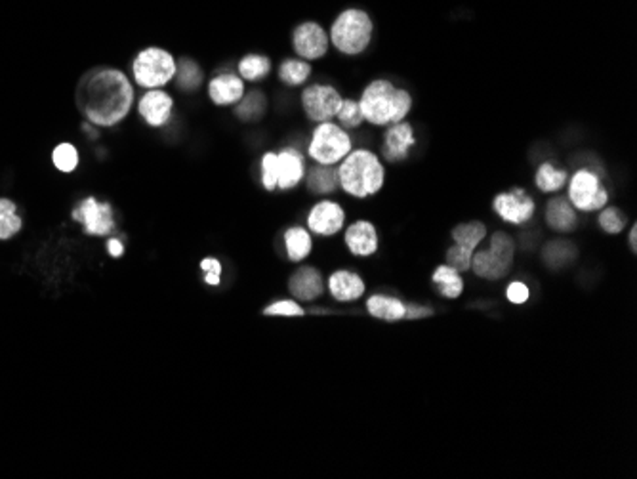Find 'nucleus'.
Here are the masks:
<instances>
[{
	"label": "nucleus",
	"instance_id": "obj_1",
	"mask_svg": "<svg viewBox=\"0 0 637 479\" xmlns=\"http://www.w3.org/2000/svg\"><path fill=\"white\" fill-rule=\"evenodd\" d=\"M136 102L134 84L129 75L115 67H97L77 87V105L97 129H113L121 124Z\"/></svg>",
	"mask_w": 637,
	"mask_h": 479
},
{
	"label": "nucleus",
	"instance_id": "obj_2",
	"mask_svg": "<svg viewBox=\"0 0 637 479\" xmlns=\"http://www.w3.org/2000/svg\"><path fill=\"white\" fill-rule=\"evenodd\" d=\"M339 189L353 199H366L376 195L386 184V168L371 149H351L338 163Z\"/></svg>",
	"mask_w": 637,
	"mask_h": 479
},
{
	"label": "nucleus",
	"instance_id": "obj_3",
	"mask_svg": "<svg viewBox=\"0 0 637 479\" xmlns=\"http://www.w3.org/2000/svg\"><path fill=\"white\" fill-rule=\"evenodd\" d=\"M359 107L363 119L374 126H390L401 122L413 109V96L408 90L398 88L388 79H374L365 87Z\"/></svg>",
	"mask_w": 637,
	"mask_h": 479
},
{
	"label": "nucleus",
	"instance_id": "obj_4",
	"mask_svg": "<svg viewBox=\"0 0 637 479\" xmlns=\"http://www.w3.org/2000/svg\"><path fill=\"white\" fill-rule=\"evenodd\" d=\"M374 23L369 12L361 8H346L334 18L329 38L331 45L344 55H361L371 46Z\"/></svg>",
	"mask_w": 637,
	"mask_h": 479
},
{
	"label": "nucleus",
	"instance_id": "obj_5",
	"mask_svg": "<svg viewBox=\"0 0 637 479\" xmlns=\"http://www.w3.org/2000/svg\"><path fill=\"white\" fill-rule=\"evenodd\" d=\"M178 62L161 46H147L136 54L132 60V80L144 90L164 88L168 82H172L176 77Z\"/></svg>",
	"mask_w": 637,
	"mask_h": 479
},
{
	"label": "nucleus",
	"instance_id": "obj_6",
	"mask_svg": "<svg viewBox=\"0 0 637 479\" xmlns=\"http://www.w3.org/2000/svg\"><path fill=\"white\" fill-rule=\"evenodd\" d=\"M353 149V139L342 126L327 121L315 126L307 144V155L315 164L336 166Z\"/></svg>",
	"mask_w": 637,
	"mask_h": 479
},
{
	"label": "nucleus",
	"instance_id": "obj_7",
	"mask_svg": "<svg viewBox=\"0 0 637 479\" xmlns=\"http://www.w3.org/2000/svg\"><path fill=\"white\" fill-rule=\"evenodd\" d=\"M515 245L506 231H497L490 237V247L487 250H479L472 256L470 270L481 279L499 281L502 279L514 264Z\"/></svg>",
	"mask_w": 637,
	"mask_h": 479
},
{
	"label": "nucleus",
	"instance_id": "obj_8",
	"mask_svg": "<svg viewBox=\"0 0 637 479\" xmlns=\"http://www.w3.org/2000/svg\"><path fill=\"white\" fill-rule=\"evenodd\" d=\"M569 181V197L571 205L583 213H596L608 203V191L603 186L601 176L590 168H580Z\"/></svg>",
	"mask_w": 637,
	"mask_h": 479
},
{
	"label": "nucleus",
	"instance_id": "obj_9",
	"mask_svg": "<svg viewBox=\"0 0 637 479\" xmlns=\"http://www.w3.org/2000/svg\"><path fill=\"white\" fill-rule=\"evenodd\" d=\"M300 102L307 119L319 124L336 119L344 97L334 87H331V84L315 82L302 90Z\"/></svg>",
	"mask_w": 637,
	"mask_h": 479
},
{
	"label": "nucleus",
	"instance_id": "obj_10",
	"mask_svg": "<svg viewBox=\"0 0 637 479\" xmlns=\"http://www.w3.org/2000/svg\"><path fill=\"white\" fill-rule=\"evenodd\" d=\"M73 220L82 223V230L90 237H107L115 233L117 222L109 203L97 201L96 197H87L73 210Z\"/></svg>",
	"mask_w": 637,
	"mask_h": 479
},
{
	"label": "nucleus",
	"instance_id": "obj_11",
	"mask_svg": "<svg viewBox=\"0 0 637 479\" xmlns=\"http://www.w3.org/2000/svg\"><path fill=\"white\" fill-rule=\"evenodd\" d=\"M292 48L298 58L306 62H317L329 54V31L317 21H304L296 25L292 31Z\"/></svg>",
	"mask_w": 637,
	"mask_h": 479
},
{
	"label": "nucleus",
	"instance_id": "obj_12",
	"mask_svg": "<svg viewBox=\"0 0 637 479\" xmlns=\"http://www.w3.org/2000/svg\"><path fill=\"white\" fill-rule=\"evenodd\" d=\"M492 208L504 222L514 223V225H523L529 220H532L536 213V203L531 195H527L525 189L514 188L507 193H500L494 197Z\"/></svg>",
	"mask_w": 637,
	"mask_h": 479
},
{
	"label": "nucleus",
	"instance_id": "obj_13",
	"mask_svg": "<svg viewBox=\"0 0 637 479\" xmlns=\"http://www.w3.org/2000/svg\"><path fill=\"white\" fill-rule=\"evenodd\" d=\"M138 113L151 129H163V126L172 121L174 97L163 88L146 90V94L138 102Z\"/></svg>",
	"mask_w": 637,
	"mask_h": 479
},
{
	"label": "nucleus",
	"instance_id": "obj_14",
	"mask_svg": "<svg viewBox=\"0 0 637 479\" xmlns=\"http://www.w3.org/2000/svg\"><path fill=\"white\" fill-rule=\"evenodd\" d=\"M346 223V213L336 201H319L307 214V230L321 237H334L342 231Z\"/></svg>",
	"mask_w": 637,
	"mask_h": 479
},
{
	"label": "nucleus",
	"instance_id": "obj_15",
	"mask_svg": "<svg viewBox=\"0 0 637 479\" xmlns=\"http://www.w3.org/2000/svg\"><path fill=\"white\" fill-rule=\"evenodd\" d=\"M415 144H416V134L413 124L407 121L390 124L384 136V144H381V157H384L388 163L405 161L410 155V149L415 147Z\"/></svg>",
	"mask_w": 637,
	"mask_h": 479
},
{
	"label": "nucleus",
	"instance_id": "obj_16",
	"mask_svg": "<svg viewBox=\"0 0 637 479\" xmlns=\"http://www.w3.org/2000/svg\"><path fill=\"white\" fill-rule=\"evenodd\" d=\"M277 189L290 191L298 188L306 176V157L300 149L285 147L277 151Z\"/></svg>",
	"mask_w": 637,
	"mask_h": 479
},
{
	"label": "nucleus",
	"instance_id": "obj_17",
	"mask_svg": "<svg viewBox=\"0 0 637 479\" xmlns=\"http://www.w3.org/2000/svg\"><path fill=\"white\" fill-rule=\"evenodd\" d=\"M245 80L235 73H220L208 82V97L218 107L237 105L245 96Z\"/></svg>",
	"mask_w": 637,
	"mask_h": 479
},
{
	"label": "nucleus",
	"instance_id": "obj_18",
	"mask_svg": "<svg viewBox=\"0 0 637 479\" xmlns=\"http://www.w3.org/2000/svg\"><path fill=\"white\" fill-rule=\"evenodd\" d=\"M289 290L296 300L300 302H314L321 298L324 292L323 275L311 265H304L296 270L289 279Z\"/></svg>",
	"mask_w": 637,
	"mask_h": 479
},
{
	"label": "nucleus",
	"instance_id": "obj_19",
	"mask_svg": "<svg viewBox=\"0 0 637 479\" xmlns=\"http://www.w3.org/2000/svg\"><path fill=\"white\" fill-rule=\"evenodd\" d=\"M346 247L353 256L366 258L378 250V231L371 222L357 220L346 230Z\"/></svg>",
	"mask_w": 637,
	"mask_h": 479
},
{
	"label": "nucleus",
	"instance_id": "obj_20",
	"mask_svg": "<svg viewBox=\"0 0 637 479\" xmlns=\"http://www.w3.org/2000/svg\"><path fill=\"white\" fill-rule=\"evenodd\" d=\"M366 287L365 281L356 273L348 270L334 272L329 279V292L338 302H353L359 300L365 294Z\"/></svg>",
	"mask_w": 637,
	"mask_h": 479
},
{
	"label": "nucleus",
	"instance_id": "obj_21",
	"mask_svg": "<svg viewBox=\"0 0 637 479\" xmlns=\"http://www.w3.org/2000/svg\"><path fill=\"white\" fill-rule=\"evenodd\" d=\"M546 223L554 231L569 233L574 231L578 218L574 213V206L565 197H556V199L548 201L546 205Z\"/></svg>",
	"mask_w": 637,
	"mask_h": 479
},
{
	"label": "nucleus",
	"instance_id": "obj_22",
	"mask_svg": "<svg viewBox=\"0 0 637 479\" xmlns=\"http://www.w3.org/2000/svg\"><path fill=\"white\" fill-rule=\"evenodd\" d=\"M306 186L309 193L314 195H331L336 189H339L338 181V171L334 166H324V164H315L311 166L309 171H306Z\"/></svg>",
	"mask_w": 637,
	"mask_h": 479
},
{
	"label": "nucleus",
	"instance_id": "obj_23",
	"mask_svg": "<svg viewBox=\"0 0 637 479\" xmlns=\"http://www.w3.org/2000/svg\"><path fill=\"white\" fill-rule=\"evenodd\" d=\"M366 309H369V314L376 319L398 323L405 319L407 306L399 298H395V296L373 294L371 298L366 300Z\"/></svg>",
	"mask_w": 637,
	"mask_h": 479
},
{
	"label": "nucleus",
	"instance_id": "obj_24",
	"mask_svg": "<svg viewBox=\"0 0 637 479\" xmlns=\"http://www.w3.org/2000/svg\"><path fill=\"white\" fill-rule=\"evenodd\" d=\"M285 248L290 262H302L311 255L314 241H311V233L300 225H294L285 231Z\"/></svg>",
	"mask_w": 637,
	"mask_h": 479
},
{
	"label": "nucleus",
	"instance_id": "obj_25",
	"mask_svg": "<svg viewBox=\"0 0 637 479\" xmlns=\"http://www.w3.org/2000/svg\"><path fill=\"white\" fill-rule=\"evenodd\" d=\"M487 237V225L483 222H465V223H458L455 230H452V239H455V245L468 250V252H475V248L483 243V239Z\"/></svg>",
	"mask_w": 637,
	"mask_h": 479
},
{
	"label": "nucleus",
	"instance_id": "obj_26",
	"mask_svg": "<svg viewBox=\"0 0 637 479\" xmlns=\"http://www.w3.org/2000/svg\"><path fill=\"white\" fill-rule=\"evenodd\" d=\"M239 77L247 82H260L272 73V60L264 54H247L237 63Z\"/></svg>",
	"mask_w": 637,
	"mask_h": 479
},
{
	"label": "nucleus",
	"instance_id": "obj_27",
	"mask_svg": "<svg viewBox=\"0 0 637 479\" xmlns=\"http://www.w3.org/2000/svg\"><path fill=\"white\" fill-rule=\"evenodd\" d=\"M203 79H205V73H203V69H201L199 63L189 60V58H181L178 62L176 77H174L178 90L186 92V94H193L195 90L201 88Z\"/></svg>",
	"mask_w": 637,
	"mask_h": 479
},
{
	"label": "nucleus",
	"instance_id": "obj_28",
	"mask_svg": "<svg viewBox=\"0 0 637 479\" xmlns=\"http://www.w3.org/2000/svg\"><path fill=\"white\" fill-rule=\"evenodd\" d=\"M569 174L565 168H559L551 163H544L538 166V171L534 174V184L542 193H556L565 188L567 184Z\"/></svg>",
	"mask_w": 637,
	"mask_h": 479
},
{
	"label": "nucleus",
	"instance_id": "obj_29",
	"mask_svg": "<svg viewBox=\"0 0 637 479\" xmlns=\"http://www.w3.org/2000/svg\"><path fill=\"white\" fill-rule=\"evenodd\" d=\"M433 283L437 285V290L445 298H458L464 290V281L460 277V272H457L455 267H450L448 264L439 265L433 272Z\"/></svg>",
	"mask_w": 637,
	"mask_h": 479
},
{
	"label": "nucleus",
	"instance_id": "obj_30",
	"mask_svg": "<svg viewBox=\"0 0 637 479\" xmlns=\"http://www.w3.org/2000/svg\"><path fill=\"white\" fill-rule=\"evenodd\" d=\"M265 109H267L265 94L262 90H250L245 92L243 100L235 105V115L245 122H254L264 117Z\"/></svg>",
	"mask_w": 637,
	"mask_h": 479
},
{
	"label": "nucleus",
	"instance_id": "obj_31",
	"mask_svg": "<svg viewBox=\"0 0 637 479\" xmlns=\"http://www.w3.org/2000/svg\"><path fill=\"white\" fill-rule=\"evenodd\" d=\"M311 77V63L302 58H287L279 65V80L287 87H302Z\"/></svg>",
	"mask_w": 637,
	"mask_h": 479
},
{
	"label": "nucleus",
	"instance_id": "obj_32",
	"mask_svg": "<svg viewBox=\"0 0 637 479\" xmlns=\"http://www.w3.org/2000/svg\"><path fill=\"white\" fill-rule=\"evenodd\" d=\"M21 216L18 206L8 197H0V241L16 237L21 231Z\"/></svg>",
	"mask_w": 637,
	"mask_h": 479
},
{
	"label": "nucleus",
	"instance_id": "obj_33",
	"mask_svg": "<svg viewBox=\"0 0 637 479\" xmlns=\"http://www.w3.org/2000/svg\"><path fill=\"white\" fill-rule=\"evenodd\" d=\"M52 163H54V166L58 168V171L63 172V174L75 172L77 168H79V163H80L79 149H77L73 144L63 142V144H60L58 147L54 149V153H52Z\"/></svg>",
	"mask_w": 637,
	"mask_h": 479
},
{
	"label": "nucleus",
	"instance_id": "obj_34",
	"mask_svg": "<svg viewBox=\"0 0 637 479\" xmlns=\"http://www.w3.org/2000/svg\"><path fill=\"white\" fill-rule=\"evenodd\" d=\"M576 258V248L573 243L565 241H554L549 243L544 250V260L551 267H561L565 264H569Z\"/></svg>",
	"mask_w": 637,
	"mask_h": 479
},
{
	"label": "nucleus",
	"instance_id": "obj_35",
	"mask_svg": "<svg viewBox=\"0 0 637 479\" xmlns=\"http://www.w3.org/2000/svg\"><path fill=\"white\" fill-rule=\"evenodd\" d=\"M336 119H338V124L346 130L359 129V126L365 122L359 102L353 100V97H344V102H342V105H339Z\"/></svg>",
	"mask_w": 637,
	"mask_h": 479
},
{
	"label": "nucleus",
	"instance_id": "obj_36",
	"mask_svg": "<svg viewBox=\"0 0 637 479\" xmlns=\"http://www.w3.org/2000/svg\"><path fill=\"white\" fill-rule=\"evenodd\" d=\"M626 223H628V216H624V213H622V210H618L615 206L601 208L599 225H601V230L605 233L618 235L620 231H624Z\"/></svg>",
	"mask_w": 637,
	"mask_h": 479
},
{
	"label": "nucleus",
	"instance_id": "obj_37",
	"mask_svg": "<svg viewBox=\"0 0 637 479\" xmlns=\"http://www.w3.org/2000/svg\"><path fill=\"white\" fill-rule=\"evenodd\" d=\"M260 168H262V186H264V189L265 191H275L277 189V176H279L277 153L275 151L264 153Z\"/></svg>",
	"mask_w": 637,
	"mask_h": 479
},
{
	"label": "nucleus",
	"instance_id": "obj_38",
	"mask_svg": "<svg viewBox=\"0 0 637 479\" xmlns=\"http://www.w3.org/2000/svg\"><path fill=\"white\" fill-rule=\"evenodd\" d=\"M264 314H265V315L302 317L306 312H304V307H302L298 302H294V300H279V302L269 304V306L264 309Z\"/></svg>",
	"mask_w": 637,
	"mask_h": 479
},
{
	"label": "nucleus",
	"instance_id": "obj_39",
	"mask_svg": "<svg viewBox=\"0 0 637 479\" xmlns=\"http://www.w3.org/2000/svg\"><path fill=\"white\" fill-rule=\"evenodd\" d=\"M472 252H468V250H464V248H460V247H450L448 250H447V262H448V265L450 267H455V270L457 272H468L470 270V265H472Z\"/></svg>",
	"mask_w": 637,
	"mask_h": 479
},
{
	"label": "nucleus",
	"instance_id": "obj_40",
	"mask_svg": "<svg viewBox=\"0 0 637 479\" xmlns=\"http://www.w3.org/2000/svg\"><path fill=\"white\" fill-rule=\"evenodd\" d=\"M201 270L205 272V283L218 287L222 281V262L218 258H205L201 262Z\"/></svg>",
	"mask_w": 637,
	"mask_h": 479
},
{
	"label": "nucleus",
	"instance_id": "obj_41",
	"mask_svg": "<svg viewBox=\"0 0 637 479\" xmlns=\"http://www.w3.org/2000/svg\"><path fill=\"white\" fill-rule=\"evenodd\" d=\"M507 300L512 302V304H525L529 300V287L525 283H519V281H515V283H512L507 287Z\"/></svg>",
	"mask_w": 637,
	"mask_h": 479
},
{
	"label": "nucleus",
	"instance_id": "obj_42",
	"mask_svg": "<svg viewBox=\"0 0 637 479\" xmlns=\"http://www.w3.org/2000/svg\"><path fill=\"white\" fill-rule=\"evenodd\" d=\"M433 315V309L430 306H420V304H408L407 312H405V319L408 321H416V319H423Z\"/></svg>",
	"mask_w": 637,
	"mask_h": 479
},
{
	"label": "nucleus",
	"instance_id": "obj_43",
	"mask_svg": "<svg viewBox=\"0 0 637 479\" xmlns=\"http://www.w3.org/2000/svg\"><path fill=\"white\" fill-rule=\"evenodd\" d=\"M107 250L113 258H121L124 255V245L119 241V239H109Z\"/></svg>",
	"mask_w": 637,
	"mask_h": 479
},
{
	"label": "nucleus",
	"instance_id": "obj_44",
	"mask_svg": "<svg viewBox=\"0 0 637 479\" xmlns=\"http://www.w3.org/2000/svg\"><path fill=\"white\" fill-rule=\"evenodd\" d=\"M630 247L635 252V248H637V228L635 225H632V230H630Z\"/></svg>",
	"mask_w": 637,
	"mask_h": 479
}]
</instances>
